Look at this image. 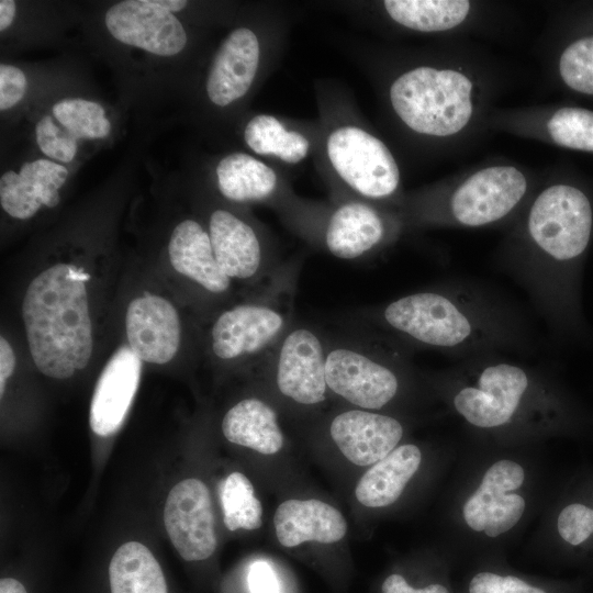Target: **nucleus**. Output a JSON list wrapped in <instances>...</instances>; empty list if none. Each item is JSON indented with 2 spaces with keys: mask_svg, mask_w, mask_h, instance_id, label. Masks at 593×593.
Segmentation results:
<instances>
[{
  "mask_svg": "<svg viewBox=\"0 0 593 593\" xmlns=\"http://www.w3.org/2000/svg\"><path fill=\"white\" fill-rule=\"evenodd\" d=\"M209 236L217 264L232 280H275L282 275L266 259L254 228L233 213L215 210L210 216Z\"/></svg>",
  "mask_w": 593,
  "mask_h": 593,
  "instance_id": "nucleus-15",
  "label": "nucleus"
},
{
  "mask_svg": "<svg viewBox=\"0 0 593 593\" xmlns=\"http://www.w3.org/2000/svg\"><path fill=\"white\" fill-rule=\"evenodd\" d=\"M523 467L512 460H500L484 473L480 485L463 505L467 525L489 537L500 536L512 529L525 511V500L516 493L524 482Z\"/></svg>",
  "mask_w": 593,
  "mask_h": 593,
  "instance_id": "nucleus-11",
  "label": "nucleus"
},
{
  "mask_svg": "<svg viewBox=\"0 0 593 593\" xmlns=\"http://www.w3.org/2000/svg\"><path fill=\"white\" fill-rule=\"evenodd\" d=\"M381 321L402 338L445 350L477 348L499 332L477 301L443 290L403 295L382 309Z\"/></svg>",
  "mask_w": 593,
  "mask_h": 593,
  "instance_id": "nucleus-3",
  "label": "nucleus"
},
{
  "mask_svg": "<svg viewBox=\"0 0 593 593\" xmlns=\"http://www.w3.org/2000/svg\"><path fill=\"white\" fill-rule=\"evenodd\" d=\"M422 461L419 448L405 444L372 465L357 482L355 494L367 507H383L394 503L418 470Z\"/></svg>",
  "mask_w": 593,
  "mask_h": 593,
  "instance_id": "nucleus-22",
  "label": "nucleus"
},
{
  "mask_svg": "<svg viewBox=\"0 0 593 593\" xmlns=\"http://www.w3.org/2000/svg\"><path fill=\"white\" fill-rule=\"evenodd\" d=\"M528 388L529 376L524 368L491 362L479 369L473 383L456 392L454 407L475 427H501L512 421Z\"/></svg>",
  "mask_w": 593,
  "mask_h": 593,
  "instance_id": "nucleus-9",
  "label": "nucleus"
},
{
  "mask_svg": "<svg viewBox=\"0 0 593 593\" xmlns=\"http://www.w3.org/2000/svg\"><path fill=\"white\" fill-rule=\"evenodd\" d=\"M88 280L82 268L58 262L40 272L24 294L22 317L30 354L49 378L68 379L91 358Z\"/></svg>",
  "mask_w": 593,
  "mask_h": 593,
  "instance_id": "nucleus-1",
  "label": "nucleus"
},
{
  "mask_svg": "<svg viewBox=\"0 0 593 593\" xmlns=\"http://www.w3.org/2000/svg\"><path fill=\"white\" fill-rule=\"evenodd\" d=\"M382 593H449L446 586L434 583L423 589L411 586L406 580L398 573L389 575L382 584Z\"/></svg>",
  "mask_w": 593,
  "mask_h": 593,
  "instance_id": "nucleus-39",
  "label": "nucleus"
},
{
  "mask_svg": "<svg viewBox=\"0 0 593 593\" xmlns=\"http://www.w3.org/2000/svg\"><path fill=\"white\" fill-rule=\"evenodd\" d=\"M287 278L281 275L260 299L233 305L215 317L210 346L216 359L231 362L268 357L294 323Z\"/></svg>",
  "mask_w": 593,
  "mask_h": 593,
  "instance_id": "nucleus-5",
  "label": "nucleus"
},
{
  "mask_svg": "<svg viewBox=\"0 0 593 593\" xmlns=\"http://www.w3.org/2000/svg\"><path fill=\"white\" fill-rule=\"evenodd\" d=\"M560 75L573 90L593 94V36L575 41L560 57Z\"/></svg>",
  "mask_w": 593,
  "mask_h": 593,
  "instance_id": "nucleus-31",
  "label": "nucleus"
},
{
  "mask_svg": "<svg viewBox=\"0 0 593 593\" xmlns=\"http://www.w3.org/2000/svg\"><path fill=\"white\" fill-rule=\"evenodd\" d=\"M128 347L148 363L164 365L178 353L181 322L176 307L165 298L144 294L133 299L126 310Z\"/></svg>",
  "mask_w": 593,
  "mask_h": 593,
  "instance_id": "nucleus-14",
  "label": "nucleus"
},
{
  "mask_svg": "<svg viewBox=\"0 0 593 593\" xmlns=\"http://www.w3.org/2000/svg\"><path fill=\"white\" fill-rule=\"evenodd\" d=\"M0 593H27L24 585L15 579L4 578L0 581Z\"/></svg>",
  "mask_w": 593,
  "mask_h": 593,
  "instance_id": "nucleus-42",
  "label": "nucleus"
},
{
  "mask_svg": "<svg viewBox=\"0 0 593 593\" xmlns=\"http://www.w3.org/2000/svg\"><path fill=\"white\" fill-rule=\"evenodd\" d=\"M557 532L571 548L592 546L593 504L580 500L566 504L557 517Z\"/></svg>",
  "mask_w": 593,
  "mask_h": 593,
  "instance_id": "nucleus-32",
  "label": "nucleus"
},
{
  "mask_svg": "<svg viewBox=\"0 0 593 593\" xmlns=\"http://www.w3.org/2000/svg\"><path fill=\"white\" fill-rule=\"evenodd\" d=\"M222 432L228 441L262 455H273L283 446L277 412L258 398L233 405L223 417Z\"/></svg>",
  "mask_w": 593,
  "mask_h": 593,
  "instance_id": "nucleus-23",
  "label": "nucleus"
},
{
  "mask_svg": "<svg viewBox=\"0 0 593 593\" xmlns=\"http://www.w3.org/2000/svg\"><path fill=\"white\" fill-rule=\"evenodd\" d=\"M164 523L171 544L184 560H204L214 552V513L209 489L202 481L184 479L170 490Z\"/></svg>",
  "mask_w": 593,
  "mask_h": 593,
  "instance_id": "nucleus-10",
  "label": "nucleus"
},
{
  "mask_svg": "<svg viewBox=\"0 0 593 593\" xmlns=\"http://www.w3.org/2000/svg\"><path fill=\"white\" fill-rule=\"evenodd\" d=\"M36 142L43 154L63 161H70L77 153V139L58 127L51 116H44L36 124Z\"/></svg>",
  "mask_w": 593,
  "mask_h": 593,
  "instance_id": "nucleus-35",
  "label": "nucleus"
},
{
  "mask_svg": "<svg viewBox=\"0 0 593 593\" xmlns=\"http://www.w3.org/2000/svg\"><path fill=\"white\" fill-rule=\"evenodd\" d=\"M54 116L76 139L103 138L111 131L104 109L85 99H65L54 104Z\"/></svg>",
  "mask_w": 593,
  "mask_h": 593,
  "instance_id": "nucleus-29",
  "label": "nucleus"
},
{
  "mask_svg": "<svg viewBox=\"0 0 593 593\" xmlns=\"http://www.w3.org/2000/svg\"><path fill=\"white\" fill-rule=\"evenodd\" d=\"M469 593H547L513 575H500L489 571L477 573L469 583Z\"/></svg>",
  "mask_w": 593,
  "mask_h": 593,
  "instance_id": "nucleus-36",
  "label": "nucleus"
},
{
  "mask_svg": "<svg viewBox=\"0 0 593 593\" xmlns=\"http://www.w3.org/2000/svg\"><path fill=\"white\" fill-rule=\"evenodd\" d=\"M223 519L228 530H254L261 526L262 507L251 482L240 472H232L221 489Z\"/></svg>",
  "mask_w": 593,
  "mask_h": 593,
  "instance_id": "nucleus-28",
  "label": "nucleus"
},
{
  "mask_svg": "<svg viewBox=\"0 0 593 593\" xmlns=\"http://www.w3.org/2000/svg\"><path fill=\"white\" fill-rule=\"evenodd\" d=\"M154 2L167 12H177L187 5L184 0H154Z\"/></svg>",
  "mask_w": 593,
  "mask_h": 593,
  "instance_id": "nucleus-43",
  "label": "nucleus"
},
{
  "mask_svg": "<svg viewBox=\"0 0 593 593\" xmlns=\"http://www.w3.org/2000/svg\"><path fill=\"white\" fill-rule=\"evenodd\" d=\"M327 342L314 327L293 323L266 359L272 365L276 387L284 398L316 405L326 399Z\"/></svg>",
  "mask_w": 593,
  "mask_h": 593,
  "instance_id": "nucleus-7",
  "label": "nucleus"
},
{
  "mask_svg": "<svg viewBox=\"0 0 593 593\" xmlns=\"http://www.w3.org/2000/svg\"><path fill=\"white\" fill-rule=\"evenodd\" d=\"M105 25L121 43L159 56L176 55L187 43L180 21L154 0H125L113 4L105 14Z\"/></svg>",
  "mask_w": 593,
  "mask_h": 593,
  "instance_id": "nucleus-13",
  "label": "nucleus"
},
{
  "mask_svg": "<svg viewBox=\"0 0 593 593\" xmlns=\"http://www.w3.org/2000/svg\"><path fill=\"white\" fill-rule=\"evenodd\" d=\"M36 190L41 202L47 208L59 203L58 189L66 181L68 170L48 159L25 163L19 172Z\"/></svg>",
  "mask_w": 593,
  "mask_h": 593,
  "instance_id": "nucleus-34",
  "label": "nucleus"
},
{
  "mask_svg": "<svg viewBox=\"0 0 593 593\" xmlns=\"http://www.w3.org/2000/svg\"><path fill=\"white\" fill-rule=\"evenodd\" d=\"M273 525L279 542L295 547L305 541L332 544L344 538L347 522L334 506L320 500H287L276 510Z\"/></svg>",
  "mask_w": 593,
  "mask_h": 593,
  "instance_id": "nucleus-20",
  "label": "nucleus"
},
{
  "mask_svg": "<svg viewBox=\"0 0 593 593\" xmlns=\"http://www.w3.org/2000/svg\"><path fill=\"white\" fill-rule=\"evenodd\" d=\"M26 90L24 72L12 65L0 66V110H8L19 103Z\"/></svg>",
  "mask_w": 593,
  "mask_h": 593,
  "instance_id": "nucleus-37",
  "label": "nucleus"
},
{
  "mask_svg": "<svg viewBox=\"0 0 593 593\" xmlns=\"http://www.w3.org/2000/svg\"><path fill=\"white\" fill-rule=\"evenodd\" d=\"M250 593H280L273 569L266 561H256L248 573Z\"/></svg>",
  "mask_w": 593,
  "mask_h": 593,
  "instance_id": "nucleus-38",
  "label": "nucleus"
},
{
  "mask_svg": "<svg viewBox=\"0 0 593 593\" xmlns=\"http://www.w3.org/2000/svg\"><path fill=\"white\" fill-rule=\"evenodd\" d=\"M0 202L9 215L19 220L32 217L43 205L33 186L13 170L0 178Z\"/></svg>",
  "mask_w": 593,
  "mask_h": 593,
  "instance_id": "nucleus-33",
  "label": "nucleus"
},
{
  "mask_svg": "<svg viewBox=\"0 0 593 593\" xmlns=\"http://www.w3.org/2000/svg\"><path fill=\"white\" fill-rule=\"evenodd\" d=\"M547 128L558 145L593 152V111L562 108L548 121Z\"/></svg>",
  "mask_w": 593,
  "mask_h": 593,
  "instance_id": "nucleus-30",
  "label": "nucleus"
},
{
  "mask_svg": "<svg viewBox=\"0 0 593 593\" xmlns=\"http://www.w3.org/2000/svg\"><path fill=\"white\" fill-rule=\"evenodd\" d=\"M259 63V44L248 29H236L221 44L206 80L210 100L225 107L243 97L251 86Z\"/></svg>",
  "mask_w": 593,
  "mask_h": 593,
  "instance_id": "nucleus-18",
  "label": "nucleus"
},
{
  "mask_svg": "<svg viewBox=\"0 0 593 593\" xmlns=\"http://www.w3.org/2000/svg\"><path fill=\"white\" fill-rule=\"evenodd\" d=\"M384 224L379 213L361 202H349L332 214L326 232L327 250L339 259H358L383 239Z\"/></svg>",
  "mask_w": 593,
  "mask_h": 593,
  "instance_id": "nucleus-21",
  "label": "nucleus"
},
{
  "mask_svg": "<svg viewBox=\"0 0 593 593\" xmlns=\"http://www.w3.org/2000/svg\"><path fill=\"white\" fill-rule=\"evenodd\" d=\"M472 82L452 69L417 67L391 86L394 111L413 131L449 136L462 130L472 114Z\"/></svg>",
  "mask_w": 593,
  "mask_h": 593,
  "instance_id": "nucleus-4",
  "label": "nucleus"
},
{
  "mask_svg": "<svg viewBox=\"0 0 593 593\" xmlns=\"http://www.w3.org/2000/svg\"><path fill=\"white\" fill-rule=\"evenodd\" d=\"M593 212L578 188L556 184L533 203L528 234L545 256V279L558 315L568 327L581 325L580 261L591 238Z\"/></svg>",
  "mask_w": 593,
  "mask_h": 593,
  "instance_id": "nucleus-2",
  "label": "nucleus"
},
{
  "mask_svg": "<svg viewBox=\"0 0 593 593\" xmlns=\"http://www.w3.org/2000/svg\"><path fill=\"white\" fill-rule=\"evenodd\" d=\"M244 138L255 153L273 155L290 164L302 160L309 150V142L302 134L286 130L276 118L265 114L247 123Z\"/></svg>",
  "mask_w": 593,
  "mask_h": 593,
  "instance_id": "nucleus-27",
  "label": "nucleus"
},
{
  "mask_svg": "<svg viewBox=\"0 0 593 593\" xmlns=\"http://www.w3.org/2000/svg\"><path fill=\"white\" fill-rule=\"evenodd\" d=\"M111 593H167L163 570L150 550L138 541L123 544L109 566Z\"/></svg>",
  "mask_w": 593,
  "mask_h": 593,
  "instance_id": "nucleus-24",
  "label": "nucleus"
},
{
  "mask_svg": "<svg viewBox=\"0 0 593 593\" xmlns=\"http://www.w3.org/2000/svg\"><path fill=\"white\" fill-rule=\"evenodd\" d=\"M15 15V2L12 0L0 1V31L9 27Z\"/></svg>",
  "mask_w": 593,
  "mask_h": 593,
  "instance_id": "nucleus-41",
  "label": "nucleus"
},
{
  "mask_svg": "<svg viewBox=\"0 0 593 593\" xmlns=\"http://www.w3.org/2000/svg\"><path fill=\"white\" fill-rule=\"evenodd\" d=\"M142 360L128 346L120 347L104 366L90 404V427L110 436L122 426L138 389Z\"/></svg>",
  "mask_w": 593,
  "mask_h": 593,
  "instance_id": "nucleus-16",
  "label": "nucleus"
},
{
  "mask_svg": "<svg viewBox=\"0 0 593 593\" xmlns=\"http://www.w3.org/2000/svg\"><path fill=\"white\" fill-rule=\"evenodd\" d=\"M15 367V355L10 343L1 336L0 338V396L2 398L8 379L13 373Z\"/></svg>",
  "mask_w": 593,
  "mask_h": 593,
  "instance_id": "nucleus-40",
  "label": "nucleus"
},
{
  "mask_svg": "<svg viewBox=\"0 0 593 593\" xmlns=\"http://www.w3.org/2000/svg\"><path fill=\"white\" fill-rule=\"evenodd\" d=\"M391 358L361 345L327 342L328 390L361 410L378 411L390 403L400 388Z\"/></svg>",
  "mask_w": 593,
  "mask_h": 593,
  "instance_id": "nucleus-6",
  "label": "nucleus"
},
{
  "mask_svg": "<svg viewBox=\"0 0 593 593\" xmlns=\"http://www.w3.org/2000/svg\"><path fill=\"white\" fill-rule=\"evenodd\" d=\"M328 158L342 179L360 194L381 199L398 188V165L377 137L361 128L347 126L334 131L327 139Z\"/></svg>",
  "mask_w": 593,
  "mask_h": 593,
  "instance_id": "nucleus-8",
  "label": "nucleus"
},
{
  "mask_svg": "<svg viewBox=\"0 0 593 593\" xmlns=\"http://www.w3.org/2000/svg\"><path fill=\"white\" fill-rule=\"evenodd\" d=\"M383 4L394 21L422 32L452 29L470 10L465 0H387Z\"/></svg>",
  "mask_w": 593,
  "mask_h": 593,
  "instance_id": "nucleus-26",
  "label": "nucleus"
},
{
  "mask_svg": "<svg viewBox=\"0 0 593 593\" xmlns=\"http://www.w3.org/2000/svg\"><path fill=\"white\" fill-rule=\"evenodd\" d=\"M168 254L174 269L208 293L225 294L232 279L216 261L209 232L198 222L184 220L172 231Z\"/></svg>",
  "mask_w": 593,
  "mask_h": 593,
  "instance_id": "nucleus-19",
  "label": "nucleus"
},
{
  "mask_svg": "<svg viewBox=\"0 0 593 593\" xmlns=\"http://www.w3.org/2000/svg\"><path fill=\"white\" fill-rule=\"evenodd\" d=\"M329 434L342 454L357 466H372L396 448L403 426L394 417L368 410L336 415Z\"/></svg>",
  "mask_w": 593,
  "mask_h": 593,
  "instance_id": "nucleus-17",
  "label": "nucleus"
},
{
  "mask_svg": "<svg viewBox=\"0 0 593 593\" xmlns=\"http://www.w3.org/2000/svg\"><path fill=\"white\" fill-rule=\"evenodd\" d=\"M527 189L524 175L511 166H495L469 177L454 192L450 209L465 226H482L506 216Z\"/></svg>",
  "mask_w": 593,
  "mask_h": 593,
  "instance_id": "nucleus-12",
  "label": "nucleus"
},
{
  "mask_svg": "<svg viewBox=\"0 0 593 593\" xmlns=\"http://www.w3.org/2000/svg\"><path fill=\"white\" fill-rule=\"evenodd\" d=\"M221 193L234 202H254L269 198L277 187L275 171L243 153L224 157L216 167Z\"/></svg>",
  "mask_w": 593,
  "mask_h": 593,
  "instance_id": "nucleus-25",
  "label": "nucleus"
}]
</instances>
